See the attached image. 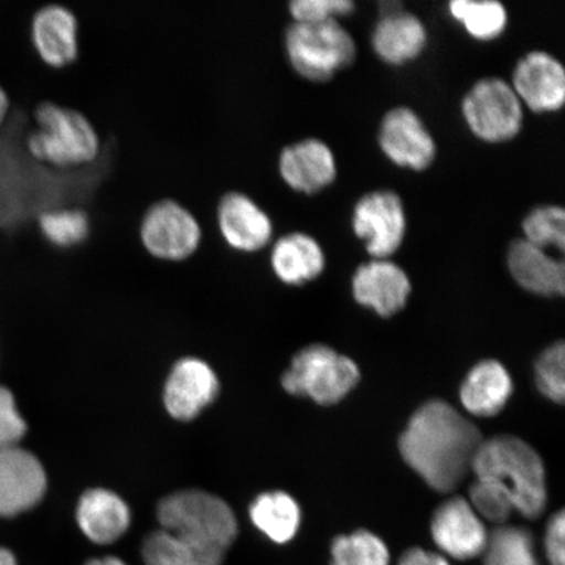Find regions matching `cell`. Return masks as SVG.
<instances>
[{
	"label": "cell",
	"instance_id": "cell-16",
	"mask_svg": "<svg viewBox=\"0 0 565 565\" xmlns=\"http://www.w3.org/2000/svg\"><path fill=\"white\" fill-rule=\"evenodd\" d=\"M218 393L214 371L200 359L185 358L173 366L164 387V405L177 420H193Z\"/></svg>",
	"mask_w": 565,
	"mask_h": 565
},
{
	"label": "cell",
	"instance_id": "cell-15",
	"mask_svg": "<svg viewBox=\"0 0 565 565\" xmlns=\"http://www.w3.org/2000/svg\"><path fill=\"white\" fill-rule=\"evenodd\" d=\"M278 171L294 192L313 195L335 181L338 167L334 152L323 140L308 138L282 148Z\"/></svg>",
	"mask_w": 565,
	"mask_h": 565
},
{
	"label": "cell",
	"instance_id": "cell-7",
	"mask_svg": "<svg viewBox=\"0 0 565 565\" xmlns=\"http://www.w3.org/2000/svg\"><path fill=\"white\" fill-rule=\"evenodd\" d=\"M462 116L475 136L486 143L513 140L524 125V105L510 83L500 77H483L465 95Z\"/></svg>",
	"mask_w": 565,
	"mask_h": 565
},
{
	"label": "cell",
	"instance_id": "cell-31",
	"mask_svg": "<svg viewBox=\"0 0 565 565\" xmlns=\"http://www.w3.org/2000/svg\"><path fill=\"white\" fill-rule=\"evenodd\" d=\"M470 505L480 519L504 525L514 508L508 493L491 480L478 479L470 489Z\"/></svg>",
	"mask_w": 565,
	"mask_h": 565
},
{
	"label": "cell",
	"instance_id": "cell-6",
	"mask_svg": "<svg viewBox=\"0 0 565 565\" xmlns=\"http://www.w3.org/2000/svg\"><path fill=\"white\" fill-rule=\"evenodd\" d=\"M360 380L358 365L323 344L301 350L282 374L281 385L296 397H307L320 405L342 401Z\"/></svg>",
	"mask_w": 565,
	"mask_h": 565
},
{
	"label": "cell",
	"instance_id": "cell-11",
	"mask_svg": "<svg viewBox=\"0 0 565 565\" xmlns=\"http://www.w3.org/2000/svg\"><path fill=\"white\" fill-rule=\"evenodd\" d=\"M511 86L522 105L539 113L559 111L565 103V70L547 52L534 51L515 63Z\"/></svg>",
	"mask_w": 565,
	"mask_h": 565
},
{
	"label": "cell",
	"instance_id": "cell-13",
	"mask_svg": "<svg viewBox=\"0 0 565 565\" xmlns=\"http://www.w3.org/2000/svg\"><path fill=\"white\" fill-rule=\"evenodd\" d=\"M46 491V475L30 451L0 448V518H15L38 505Z\"/></svg>",
	"mask_w": 565,
	"mask_h": 565
},
{
	"label": "cell",
	"instance_id": "cell-32",
	"mask_svg": "<svg viewBox=\"0 0 565 565\" xmlns=\"http://www.w3.org/2000/svg\"><path fill=\"white\" fill-rule=\"evenodd\" d=\"M564 343L557 342L542 353L535 364V383L546 398L564 402Z\"/></svg>",
	"mask_w": 565,
	"mask_h": 565
},
{
	"label": "cell",
	"instance_id": "cell-37",
	"mask_svg": "<svg viewBox=\"0 0 565 565\" xmlns=\"http://www.w3.org/2000/svg\"><path fill=\"white\" fill-rule=\"evenodd\" d=\"M84 565H129L118 556L94 557Z\"/></svg>",
	"mask_w": 565,
	"mask_h": 565
},
{
	"label": "cell",
	"instance_id": "cell-30",
	"mask_svg": "<svg viewBox=\"0 0 565 565\" xmlns=\"http://www.w3.org/2000/svg\"><path fill=\"white\" fill-rule=\"evenodd\" d=\"M145 565H200L194 550L164 529L146 536L141 546Z\"/></svg>",
	"mask_w": 565,
	"mask_h": 565
},
{
	"label": "cell",
	"instance_id": "cell-21",
	"mask_svg": "<svg viewBox=\"0 0 565 565\" xmlns=\"http://www.w3.org/2000/svg\"><path fill=\"white\" fill-rule=\"evenodd\" d=\"M507 265L513 279L526 291L543 296V298H556V296L564 295L563 260L529 244L526 239H513L508 247Z\"/></svg>",
	"mask_w": 565,
	"mask_h": 565
},
{
	"label": "cell",
	"instance_id": "cell-34",
	"mask_svg": "<svg viewBox=\"0 0 565 565\" xmlns=\"http://www.w3.org/2000/svg\"><path fill=\"white\" fill-rule=\"evenodd\" d=\"M26 433V424L18 412L9 388L0 386V448L17 447Z\"/></svg>",
	"mask_w": 565,
	"mask_h": 565
},
{
	"label": "cell",
	"instance_id": "cell-8",
	"mask_svg": "<svg viewBox=\"0 0 565 565\" xmlns=\"http://www.w3.org/2000/svg\"><path fill=\"white\" fill-rule=\"evenodd\" d=\"M139 236L152 257L180 263L200 249L202 228L193 212L180 202L162 200L141 217Z\"/></svg>",
	"mask_w": 565,
	"mask_h": 565
},
{
	"label": "cell",
	"instance_id": "cell-23",
	"mask_svg": "<svg viewBox=\"0 0 565 565\" xmlns=\"http://www.w3.org/2000/svg\"><path fill=\"white\" fill-rule=\"evenodd\" d=\"M512 392V379L505 366L497 360H484L466 376L459 395L466 412L490 418L505 407Z\"/></svg>",
	"mask_w": 565,
	"mask_h": 565
},
{
	"label": "cell",
	"instance_id": "cell-28",
	"mask_svg": "<svg viewBox=\"0 0 565 565\" xmlns=\"http://www.w3.org/2000/svg\"><path fill=\"white\" fill-rule=\"evenodd\" d=\"M39 227L46 242L61 249L83 244L90 233L87 212L81 209H56L42 212Z\"/></svg>",
	"mask_w": 565,
	"mask_h": 565
},
{
	"label": "cell",
	"instance_id": "cell-39",
	"mask_svg": "<svg viewBox=\"0 0 565 565\" xmlns=\"http://www.w3.org/2000/svg\"><path fill=\"white\" fill-rule=\"evenodd\" d=\"M0 565H18L15 555L10 550L0 547Z\"/></svg>",
	"mask_w": 565,
	"mask_h": 565
},
{
	"label": "cell",
	"instance_id": "cell-33",
	"mask_svg": "<svg viewBox=\"0 0 565 565\" xmlns=\"http://www.w3.org/2000/svg\"><path fill=\"white\" fill-rule=\"evenodd\" d=\"M355 7L351 0H292L288 11L294 23L317 24L349 17Z\"/></svg>",
	"mask_w": 565,
	"mask_h": 565
},
{
	"label": "cell",
	"instance_id": "cell-9",
	"mask_svg": "<svg viewBox=\"0 0 565 565\" xmlns=\"http://www.w3.org/2000/svg\"><path fill=\"white\" fill-rule=\"evenodd\" d=\"M352 231L373 259H387L405 242L407 216L401 196L393 190H373L356 202Z\"/></svg>",
	"mask_w": 565,
	"mask_h": 565
},
{
	"label": "cell",
	"instance_id": "cell-35",
	"mask_svg": "<svg viewBox=\"0 0 565 565\" xmlns=\"http://www.w3.org/2000/svg\"><path fill=\"white\" fill-rule=\"evenodd\" d=\"M565 514L559 511L550 519L546 527L545 551L550 565H565Z\"/></svg>",
	"mask_w": 565,
	"mask_h": 565
},
{
	"label": "cell",
	"instance_id": "cell-22",
	"mask_svg": "<svg viewBox=\"0 0 565 565\" xmlns=\"http://www.w3.org/2000/svg\"><path fill=\"white\" fill-rule=\"evenodd\" d=\"M270 260L275 275L288 286H301L315 280L327 266L322 246L303 232L287 233L278 238L273 246Z\"/></svg>",
	"mask_w": 565,
	"mask_h": 565
},
{
	"label": "cell",
	"instance_id": "cell-12",
	"mask_svg": "<svg viewBox=\"0 0 565 565\" xmlns=\"http://www.w3.org/2000/svg\"><path fill=\"white\" fill-rule=\"evenodd\" d=\"M430 532L436 546L457 561L483 555L490 536L483 520L463 498H451L437 508Z\"/></svg>",
	"mask_w": 565,
	"mask_h": 565
},
{
	"label": "cell",
	"instance_id": "cell-4",
	"mask_svg": "<svg viewBox=\"0 0 565 565\" xmlns=\"http://www.w3.org/2000/svg\"><path fill=\"white\" fill-rule=\"evenodd\" d=\"M35 129L26 139L35 160L56 168H77L94 162L102 140L82 111L55 103H41L34 111Z\"/></svg>",
	"mask_w": 565,
	"mask_h": 565
},
{
	"label": "cell",
	"instance_id": "cell-3",
	"mask_svg": "<svg viewBox=\"0 0 565 565\" xmlns=\"http://www.w3.org/2000/svg\"><path fill=\"white\" fill-rule=\"evenodd\" d=\"M471 470L478 479L491 480L511 498L514 512L539 519L547 503L546 471L527 443L514 436L483 440Z\"/></svg>",
	"mask_w": 565,
	"mask_h": 565
},
{
	"label": "cell",
	"instance_id": "cell-24",
	"mask_svg": "<svg viewBox=\"0 0 565 565\" xmlns=\"http://www.w3.org/2000/svg\"><path fill=\"white\" fill-rule=\"evenodd\" d=\"M249 514L253 525L277 545L291 542L301 524L299 504L281 491L260 493L253 501Z\"/></svg>",
	"mask_w": 565,
	"mask_h": 565
},
{
	"label": "cell",
	"instance_id": "cell-20",
	"mask_svg": "<svg viewBox=\"0 0 565 565\" xmlns=\"http://www.w3.org/2000/svg\"><path fill=\"white\" fill-rule=\"evenodd\" d=\"M76 522L87 540L95 545L106 546L121 540L127 533L131 512L117 493L94 489L82 494L76 507Z\"/></svg>",
	"mask_w": 565,
	"mask_h": 565
},
{
	"label": "cell",
	"instance_id": "cell-5",
	"mask_svg": "<svg viewBox=\"0 0 565 565\" xmlns=\"http://www.w3.org/2000/svg\"><path fill=\"white\" fill-rule=\"evenodd\" d=\"M288 62L303 79L327 83L355 61L356 42L338 20L292 23L285 34Z\"/></svg>",
	"mask_w": 565,
	"mask_h": 565
},
{
	"label": "cell",
	"instance_id": "cell-10",
	"mask_svg": "<svg viewBox=\"0 0 565 565\" xmlns=\"http://www.w3.org/2000/svg\"><path fill=\"white\" fill-rule=\"evenodd\" d=\"M381 151L393 164L426 171L436 159V141L418 113L397 106L381 119L377 136Z\"/></svg>",
	"mask_w": 565,
	"mask_h": 565
},
{
	"label": "cell",
	"instance_id": "cell-29",
	"mask_svg": "<svg viewBox=\"0 0 565 565\" xmlns=\"http://www.w3.org/2000/svg\"><path fill=\"white\" fill-rule=\"evenodd\" d=\"M524 239L540 249L554 247L563 253L565 246V211L555 204H543L529 212L522 221Z\"/></svg>",
	"mask_w": 565,
	"mask_h": 565
},
{
	"label": "cell",
	"instance_id": "cell-25",
	"mask_svg": "<svg viewBox=\"0 0 565 565\" xmlns=\"http://www.w3.org/2000/svg\"><path fill=\"white\" fill-rule=\"evenodd\" d=\"M448 9L450 17L475 40L493 41L507 30V9L497 0H454Z\"/></svg>",
	"mask_w": 565,
	"mask_h": 565
},
{
	"label": "cell",
	"instance_id": "cell-17",
	"mask_svg": "<svg viewBox=\"0 0 565 565\" xmlns=\"http://www.w3.org/2000/svg\"><path fill=\"white\" fill-rule=\"evenodd\" d=\"M353 298L381 317L397 315L412 294V281L388 259H372L358 267L352 278Z\"/></svg>",
	"mask_w": 565,
	"mask_h": 565
},
{
	"label": "cell",
	"instance_id": "cell-27",
	"mask_svg": "<svg viewBox=\"0 0 565 565\" xmlns=\"http://www.w3.org/2000/svg\"><path fill=\"white\" fill-rule=\"evenodd\" d=\"M330 554V565H391L385 542L369 530L337 536Z\"/></svg>",
	"mask_w": 565,
	"mask_h": 565
},
{
	"label": "cell",
	"instance_id": "cell-2",
	"mask_svg": "<svg viewBox=\"0 0 565 565\" xmlns=\"http://www.w3.org/2000/svg\"><path fill=\"white\" fill-rule=\"evenodd\" d=\"M158 520L161 529L180 536L194 550L200 565H223L238 534L231 507L204 491L169 494L160 501Z\"/></svg>",
	"mask_w": 565,
	"mask_h": 565
},
{
	"label": "cell",
	"instance_id": "cell-19",
	"mask_svg": "<svg viewBox=\"0 0 565 565\" xmlns=\"http://www.w3.org/2000/svg\"><path fill=\"white\" fill-rule=\"evenodd\" d=\"M372 47L387 65L404 66L423 54L428 32L414 13L402 10L384 12L372 32Z\"/></svg>",
	"mask_w": 565,
	"mask_h": 565
},
{
	"label": "cell",
	"instance_id": "cell-36",
	"mask_svg": "<svg viewBox=\"0 0 565 565\" xmlns=\"http://www.w3.org/2000/svg\"><path fill=\"white\" fill-rule=\"evenodd\" d=\"M399 565H450L447 557L419 547L409 548L402 555Z\"/></svg>",
	"mask_w": 565,
	"mask_h": 565
},
{
	"label": "cell",
	"instance_id": "cell-1",
	"mask_svg": "<svg viewBox=\"0 0 565 565\" xmlns=\"http://www.w3.org/2000/svg\"><path fill=\"white\" fill-rule=\"evenodd\" d=\"M482 441L477 426L455 407L430 401L409 419L399 450L424 482L437 492H450L471 470Z\"/></svg>",
	"mask_w": 565,
	"mask_h": 565
},
{
	"label": "cell",
	"instance_id": "cell-26",
	"mask_svg": "<svg viewBox=\"0 0 565 565\" xmlns=\"http://www.w3.org/2000/svg\"><path fill=\"white\" fill-rule=\"evenodd\" d=\"M483 555L484 565H541L532 535L518 526L494 529Z\"/></svg>",
	"mask_w": 565,
	"mask_h": 565
},
{
	"label": "cell",
	"instance_id": "cell-38",
	"mask_svg": "<svg viewBox=\"0 0 565 565\" xmlns=\"http://www.w3.org/2000/svg\"><path fill=\"white\" fill-rule=\"evenodd\" d=\"M10 110V98L7 92L0 87V126L4 122L7 115Z\"/></svg>",
	"mask_w": 565,
	"mask_h": 565
},
{
	"label": "cell",
	"instance_id": "cell-18",
	"mask_svg": "<svg viewBox=\"0 0 565 565\" xmlns=\"http://www.w3.org/2000/svg\"><path fill=\"white\" fill-rule=\"evenodd\" d=\"M31 39L40 60L52 68H65L79 56V23L62 4H47L34 13Z\"/></svg>",
	"mask_w": 565,
	"mask_h": 565
},
{
	"label": "cell",
	"instance_id": "cell-14",
	"mask_svg": "<svg viewBox=\"0 0 565 565\" xmlns=\"http://www.w3.org/2000/svg\"><path fill=\"white\" fill-rule=\"evenodd\" d=\"M216 221L225 244L233 250L256 253L271 243V217L245 193L230 192L223 195L217 204Z\"/></svg>",
	"mask_w": 565,
	"mask_h": 565
}]
</instances>
